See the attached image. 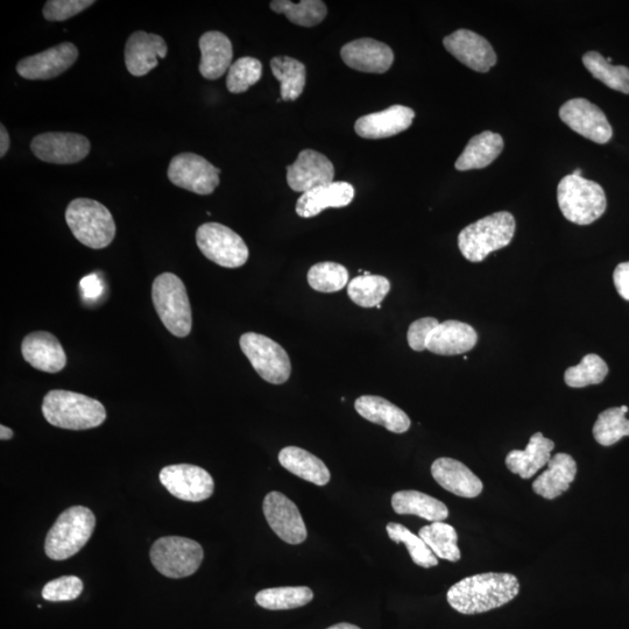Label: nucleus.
<instances>
[{
    "mask_svg": "<svg viewBox=\"0 0 629 629\" xmlns=\"http://www.w3.org/2000/svg\"><path fill=\"white\" fill-rule=\"evenodd\" d=\"M515 226L514 216L507 211L479 219L459 233V250L471 263H480L492 252L511 244Z\"/></svg>",
    "mask_w": 629,
    "mask_h": 629,
    "instance_id": "obj_3",
    "label": "nucleus"
},
{
    "mask_svg": "<svg viewBox=\"0 0 629 629\" xmlns=\"http://www.w3.org/2000/svg\"><path fill=\"white\" fill-rule=\"evenodd\" d=\"M42 414L49 424L68 430L100 427L106 419L102 402L80 393L54 390L42 402Z\"/></svg>",
    "mask_w": 629,
    "mask_h": 629,
    "instance_id": "obj_2",
    "label": "nucleus"
},
{
    "mask_svg": "<svg viewBox=\"0 0 629 629\" xmlns=\"http://www.w3.org/2000/svg\"><path fill=\"white\" fill-rule=\"evenodd\" d=\"M96 518L87 507L74 506L60 514L49 530L46 542V555L54 561H65L86 546L93 535Z\"/></svg>",
    "mask_w": 629,
    "mask_h": 629,
    "instance_id": "obj_6",
    "label": "nucleus"
},
{
    "mask_svg": "<svg viewBox=\"0 0 629 629\" xmlns=\"http://www.w3.org/2000/svg\"><path fill=\"white\" fill-rule=\"evenodd\" d=\"M21 353L28 364L47 373H58L65 369L67 356L59 339L47 331L31 332L21 344Z\"/></svg>",
    "mask_w": 629,
    "mask_h": 629,
    "instance_id": "obj_21",
    "label": "nucleus"
},
{
    "mask_svg": "<svg viewBox=\"0 0 629 629\" xmlns=\"http://www.w3.org/2000/svg\"><path fill=\"white\" fill-rule=\"evenodd\" d=\"M577 476V463L568 454H557L550 459L548 470L536 478L533 491L544 499L554 500L570 489Z\"/></svg>",
    "mask_w": 629,
    "mask_h": 629,
    "instance_id": "obj_26",
    "label": "nucleus"
},
{
    "mask_svg": "<svg viewBox=\"0 0 629 629\" xmlns=\"http://www.w3.org/2000/svg\"><path fill=\"white\" fill-rule=\"evenodd\" d=\"M627 406L613 407L600 413L593 426V437L603 447H611L621 438L629 436V420L626 419Z\"/></svg>",
    "mask_w": 629,
    "mask_h": 629,
    "instance_id": "obj_39",
    "label": "nucleus"
},
{
    "mask_svg": "<svg viewBox=\"0 0 629 629\" xmlns=\"http://www.w3.org/2000/svg\"><path fill=\"white\" fill-rule=\"evenodd\" d=\"M168 47L158 34L137 31L130 35L125 45V65L129 73L136 77L145 76L165 59Z\"/></svg>",
    "mask_w": 629,
    "mask_h": 629,
    "instance_id": "obj_19",
    "label": "nucleus"
},
{
    "mask_svg": "<svg viewBox=\"0 0 629 629\" xmlns=\"http://www.w3.org/2000/svg\"><path fill=\"white\" fill-rule=\"evenodd\" d=\"M160 482L173 497L189 503H200L214 493V479L200 466L169 465L160 472Z\"/></svg>",
    "mask_w": 629,
    "mask_h": 629,
    "instance_id": "obj_13",
    "label": "nucleus"
},
{
    "mask_svg": "<svg viewBox=\"0 0 629 629\" xmlns=\"http://www.w3.org/2000/svg\"><path fill=\"white\" fill-rule=\"evenodd\" d=\"M279 462L293 475L317 486H324L330 482V471L320 458L310 454L305 449L287 447L279 454Z\"/></svg>",
    "mask_w": 629,
    "mask_h": 629,
    "instance_id": "obj_31",
    "label": "nucleus"
},
{
    "mask_svg": "<svg viewBox=\"0 0 629 629\" xmlns=\"http://www.w3.org/2000/svg\"><path fill=\"white\" fill-rule=\"evenodd\" d=\"M387 534L397 543H405L413 562L422 568H433L438 565L437 556L431 551L420 536L415 535L407 527L400 524H388Z\"/></svg>",
    "mask_w": 629,
    "mask_h": 629,
    "instance_id": "obj_42",
    "label": "nucleus"
},
{
    "mask_svg": "<svg viewBox=\"0 0 629 629\" xmlns=\"http://www.w3.org/2000/svg\"><path fill=\"white\" fill-rule=\"evenodd\" d=\"M313 598V591L306 586L266 589L256 596L259 606L272 611L298 609L312 602Z\"/></svg>",
    "mask_w": 629,
    "mask_h": 629,
    "instance_id": "obj_38",
    "label": "nucleus"
},
{
    "mask_svg": "<svg viewBox=\"0 0 629 629\" xmlns=\"http://www.w3.org/2000/svg\"><path fill=\"white\" fill-rule=\"evenodd\" d=\"M609 373V366L605 360L595 353L586 355L581 364L569 367L564 374V381L569 387L582 388L603 383Z\"/></svg>",
    "mask_w": 629,
    "mask_h": 629,
    "instance_id": "obj_40",
    "label": "nucleus"
},
{
    "mask_svg": "<svg viewBox=\"0 0 629 629\" xmlns=\"http://www.w3.org/2000/svg\"><path fill=\"white\" fill-rule=\"evenodd\" d=\"M392 507L400 515H416L431 522H442L449 517L442 501L419 491H400L393 494Z\"/></svg>",
    "mask_w": 629,
    "mask_h": 629,
    "instance_id": "obj_32",
    "label": "nucleus"
},
{
    "mask_svg": "<svg viewBox=\"0 0 629 629\" xmlns=\"http://www.w3.org/2000/svg\"><path fill=\"white\" fill-rule=\"evenodd\" d=\"M94 4V0H49L42 13L47 21H65Z\"/></svg>",
    "mask_w": 629,
    "mask_h": 629,
    "instance_id": "obj_45",
    "label": "nucleus"
},
{
    "mask_svg": "<svg viewBox=\"0 0 629 629\" xmlns=\"http://www.w3.org/2000/svg\"><path fill=\"white\" fill-rule=\"evenodd\" d=\"M341 56L346 66L370 74H384L394 62L392 48L370 38L349 42L342 48Z\"/></svg>",
    "mask_w": 629,
    "mask_h": 629,
    "instance_id": "obj_20",
    "label": "nucleus"
},
{
    "mask_svg": "<svg viewBox=\"0 0 629 629\" xmlns=\"http://www.w3.org/2000/svg\"><path fill=\"white\" fill-rule=\"evenodd\" d=\"M431 475L444 490L462 498H477L484 484L468 466L454 458H438L431 465Z\"/></svg>",
    "mask_w": 629,
    "mask_h": 629,
    "instance_id": "obj_23",
    "label": "nucleus"
},
{
    "mask_svg": "<svg viewBox=\"0 0 629 629\" xmlns=\"http://www.w3.org/2000/svg\"><path fill=\"white\" fill-rule=\"evenodd\" d=\"M572 175L582 176V169H576V171H574V173H572Z\"/></svg>",
    "mask_w": 629,
    "mask_h": 629,
    "instance_id": "obj_52",
    "label": "nucleus"
},
{
    "mask_svg": "<svg viewBox=\"0 0 629 629\" xmlns=\"http://www.w3.org/2000/svg\"><path fill=\"white\" fill-rule=\"evenodd\" d=\"M307 279L316 292L336 293L348 285L349 272L343 265L325 261L310 268Z\"/></svg>",
    "mask_w": 629,
    "mask_h": 629,
    "instance_id": "obj_41",
    "label": "nucleus"
},
{
    "mask_svg": "<svg viewBox=\"0 0 629 629\" xmlns=\"http://www.w3.org/2000/svg\"><path fill=\"white\" fill-rule=\"evenodd\" d=\"M13 435V431L10 428L0 426V438H2V441L11 440Z\"/></svg>",
    "mask_w": 629,
    "mask_h": 629,
    "instance_id": "obj_50",
    "label": "nucleus"
},
{
    "mask_svg": "<svg viewBox=\"0 0 629 629\" xmlns=\"http://www.w3.org/2000/svg\"><path fill=\"white\" fill-rule=\"evenodd\" d=\"M83 582L76 576H63L45 585L42 597L48 602H70L81 596Z\"/></svg>",
    "mask_w": 629,
    "mask_h": 629,
    "instance_id": "obj_44",
    "label": "nucleus"
},
{
    "mask_svg": "<svg viewBox=\"0 0 629 629\" xmlns=\"http://www.w3.org/2000/svg\"><path fill=\"white\" fill-rule=\"evenodd\" d=\"M271 9L275 13L285 14L291 23L302 27H314L327 18V6L321 0H302L300 3L289 0H274Z\"/></svg>",
    "mask_w": 629,
    "mask_h": 629,
    "instance_id": "obj_36",
    "label": "nucleus"
},
{
    "mask_svg": "<svg viewBox=\"0 0 629 629\" xmlns=\"http://www.w3.org/2000/svg\"><path fill=\"white\" fill-rule=\"evenodd\" d=\"M391 291V282L381 275L365 273L352 279L348 286L349 298L363 308L378 307Z\"/></svg>",
    "mask_w": 629,
    "mask_h": 629,
    "instance_id": "obj_35",
    "label": "nucleus"
},
{
    "mask_svg": "<svg viewBox=\"0 0 629 629\" xmlns=\"http://www.w3.org/2000/svg\"><path fill=\"white\" fill-rule=\"evenodd\" d=\"M81 286L84 292V295L89 296V298H96L97 295H100V280L96 278V275H90L86 279L81 281Z\"/></svg>",
    "mask_w": 629,
    "mask_h": 629,
    "instance_id": "obj_48",
    "label": "nucleus"
},
{
    "mask_svg": "<svg viewBox=\"0 0 629 629\" xmlns=\"http://www.w3.org/2000/svg\"><path fill=\"white\" fill-rule=\"evenodd\" d=\"M445 49L466 67L477 73H489L497 65V54L482 35L458 30L444 38Z\"/></svg>",
    "mask_w": 629,
    "mask_h": 629,
    "instance_id": "obj_17",
    "label": "nucleus"
},
{
    "mask_svg": "<svg viewBox=\"0 0 629 629\" xmlns=\"http://www.w3.org/2000/svg\"><path fill=\"white\" fill-rule=\"evenodd\" d=\"M151 562L161 575L168 578H186L195 574L203 562L200 543L187 537L166 536L154 542Z\"/></svg>",
    "mask_w": 629,
    "mask_h": 629,
    "instance_id": "obj_8",
    "label": "nucleus"
},
{
    "mask_svg": "<svg viewBox=\"0 0 629 629\" xmlns=\"http://www.w3.org/2000/svg\"><path fill=\"white\" fill-rule=\"evenodd\" d=\"M200 73L207 80H218L230 69L233 59L231 41L222 32L210 31L200 39Z\"/></svg>",
    "mask_w": 629,
    "mask_h": 629,
    "instance_id": "obj_27",
    "label": "nucleus"
},
{
    "mask_svg": "<svg viewBox=\"0 0 629 629\" xmlns=\"http://www.w3.org/2000/svg\"><path fill=\"white\" fill-rule=\"evenodd\" d=\"M557 201L563 216L577 225L596 222L607 207L606 195L599 183L572 174L558 183Z\"/></svg>",
    "mask_w": 629,
    "mask_h": 629,
    "instance_id": "obj_4",
    "label": "nucleus"
},
{
    "mask_svg": "<svg viewBox=\"0 0 629 629\" xmlns=\"http://www.w3.org/2000/svg\"><path fill=\"white\" fill-rule=\"evenodd\" d=\"M554 449V441L544 437L542 433H536L530 437L525 450H513L507 455V468L522 479L532 478L543 466L548 465Z\"/></svg>",
    "mask_w": 629,
    "mask_h": 629,
    "instance_id": "obj_28",
    "label": "nucleus"
},
{
    "mask_svg": "<svg viewBox=\"0 0 629 629\" xmlns=\"http://www.w3.org/2000/svg\"><path fill=\"white\" fill-rule=\"evenodd\" d=\"M478 335L471 325L459 321H445L437 325L427 343V350L435 355H463L475 348Z\"/></svg>",
    "mask_w": 629,
    "mask_h": 629,
    "instance_id": "obj_24",
    "label": "nucleus"
},
{
    "mask_svg": "<svg viewBox=\"0 0 629 629\" xmlns=\"http://www.w3.org/2000/svg\"><path fill=\"white\" fill-rule=\"evenodd\" d=\"M583 65L596 80L603 82L605 86L629 95V68L611 65L598 52L584 54Z\"/></svg>",
    "mask_w": 629,
    "mask_h": 629,
    "instance_id": "obj_37",
    "label": "nucleus"
},
{
    "mask_svg": "<svg viewBox=\"0 0 629 629\" xmlns=\"http://www.w3.org/2000/svg\"><path fill=\"white\" fill-rule=\"evenodd\" d=\"M271 69L281 84V100H298L306 87V66L289 56H277L271 61Z\"/></svg>",
    "mask_w": 629,
    "mask_h": 629,
    "instance_id": "obj_33",
    "label": "nucleus"
},
{
    "mask_svg": "<svg viewBox=\"0 0 629 629\" xmlns=\"http://www.w3.org/2000/svg\"><path fill=\"white\" fill-rule=\"evenodd\" d=\"M263 75V65L258 59L245 56L240 58L229 69L226 87L231 94L246 93L254 84L258 83Z\"/></svg>",
    "mask_w": 629,
    "mask_h": 629,
    "instance_id": "obj_43",
    "label": "nucleus"
},
{
    "mask_svg": "<svg viewBox=\"0 0 629 629\" xmlns=\"http://www.w3.org/2000/svg\"><path fill=\"white\" fill-rule=\"evenodd\" d=\"M66 222L74 237L93 250L108 247L116 236V223L108 208L91 199L69 203Z\"/></svg>",
    "mask_w": 629,
    "mask_h": 629,
    "instance_id": "obj_5",
    "label": "nucleus"
},
{
    "mask_svg": "<svg viewBox=\"0 0 629 629\" xmlns=\"http://www.w3.org/2000/svg\"><path fill=\"white\" fill-rule=\"evenodd\" d=\"M415 112L408 106L393 105L384 111L360 117L355 131L364 139H385L404 132L411 127Z\"/></svg>",
    "mask_w": 629,
    "mask_h": 629,
    "instance_id": "obj_22",
    "label": "nucleus"
},
{
    "mask_svg": "<svg viewBox=\"0 0 629 629\" xmlns=\"http://www.w3.org/2000/svg\"><path fill=\"white\" fill-rule=\"evenodd\" d=\"M77 59L79 49L72 42H62L58 46L20 60L17 73L25 80H52L66 73Z\"/></svg>",
    "mask_w": 629,
    "mask_h": 629,
    "instance_id": "obj_15",
    "label": "nucleus"
},
{
    "mask_svg": "<svg viewBox=\"0 0 629 629\" xmlns=\"http://www.w3.org/2000/svg\"><path fill=\"white\" fill-rule=\"evenodd\" d=\"M357 413L367 421L379 424L395 434H404L411 428V419L392 402L374 395H363L355 402Z\"/></svg>",
    "mask_w": 629,
    "mask_h": 629,
    "instance_id": "obj_29",
    "label": "nucleus"
},
{
    "mask_svg": "<svg viewBox=\"0 0 629 629\" xmlns=\"http://www.w3.org/2000/svg\"><path fill=\"white\" fill-rule=\"evenodd\" d=\"M196 243L204 257L225 268L242 267L249 260V247L235 231L219 223H206L196 232Z\"/></svg>",
    "mask_w": 629,
    "mask_h": 629,
    "instance_id": "obj_10",
    "label": "nucleus"
},
{
    "mask_svg": "<svg viewBox=\"0 0 629 629\" xmlns=\"http://www.w3.org/2000/svg\"><path fill=\"white\" fill-rule=\"evenodd\" d=\"M152 300L162 323L172 335L187 337L193 328L187 288L173 273L160 274L152 286Z\"/></svg>",
    "mask_w": 629,
    "mask_h": 629,
    "instance_id": "obj_7",
    "label": "nucleus"
},
{
    "mask_svg": "<svg viewBox=\"0 0 629 629\" xmlns=\"http://www.w3.org/2000/svg\"><path fill=\"white\" fill-rule=\"evenodd\" d=\"M91 144L82 134L69 132H46L35 137L31 151L39 160L54 165H74L86 159Z\"/></svg>",
    "mask_w": 629,
    "mask_h": 629,
    "instance_id": "obj_12",
    "label": "nucleus"
},
{
    "mask_svg": "<svg viewBox=\"0 0 629 629\" xmlns=\"http://www.w3.org/2000/svg\"><path fill=\"white\" fill-rule=\"evenodd\" d=\"M11 145L9 132L5 129V126L0 125V158H4L6 153L9 152Z\"/></svg>",
    "mask_w": 629,
    "mask_h": 629,
    "instance_id": "obj_49",
    "label": "nucleus"
},
{
    "mask_svg": "<svg viewBox=\"0 0 629 629\" xmlns=\"http://www.w3.org/2000/svg\"><path fill=\"white\" fill-rule=\"evenodd\" d=\"M221 169L195 153L176 155L168 167V179L174 186L197 195H211L219 185Z\"/></svg>",
    "mask_w": 629,
    "mask_h": 629,
    "instance_id": "obj_11",
    "label": "nucleus"
},
{
    "mask_svg": "<svg viewBox=\"0 0 629 629\" xmlns=\"http://www.w3.org/2000/svg\"><path fill=\"white\" fill-rule=\"evenodd\" d=\"M504 150V139L498 133L485 131L473 137L456 161L457 171L483 169L490 166Z\"/></svg>",
    "mask_w": 629,
    "mask_h": 629,
    "instance_id": "obj_30",
    "label": "nucleus"
},
{
    "mask_svg": "<svg viewBox=\"0 0 629 629\" xmlns=\"http://www.w3.org/2000/svg\"><path fill=\"white\" fill-rule=\"evenodd\" d=\"M239 344L253 369L267 383H287L291 377L292 364L288 353L280 344L256 332H246L240 337Z\"/></svg>",
    "mask_w": 629,
    "mask_h": 629,
    "instance_id": "obj_9",
    "label": "nucleus"
},
{
    "mask_svg": "<svg viewBox=\"0 0 629 629\" xmlns=\"http://www.w3.org/2000/svg\"><path fill=\"white\" fill-rule=\"evenodd\" d=\"M328 629H360L359 627L355 626V625H351V624H338L335 626H331Z\"/></svg>",
    "mask_w": 629,
    "mask_h": 629,
    "instance_id": "obj_51",
    "label": "nucleus"
},
{
    "mask_svg": "<svg viewBox=\"0 0 629 629\" xmlns=\"http://www.w3.org/2000/svg\"><path fill=\"white\" fill-rule=\"evenodd\" d=\"M519 592V579L514 575L487 572L452 585L447 599L452 609L471 616L499 609L517 598Z\"/></svg>",
    "mask_w": 629,
    "mask_h": 629,
    "instance_id": "obj_1",
    "label": "nucleus"
},
{
    "mask_svg": "<svg viewBox=\"0 0 629 629\" xmlns=\"http://www.w3.org/2000/svg\"><path fill=\"white\" fill-rule=\"evenodd\" d=\"M264 514L268 525L282 541L300 544L307 539V528L302 515L291 499L280 492L268 493L264 500Z\"/></svg>",
    "mask_w": 629,
    "mask_h": 629,
    "instance_id": "obj_16",
    "label": "nucleus"
},
{
    "mask_svg": "<svg viewBox=\"0 0 629 629\" xmlns=\"http://www.w3.org/2000/svg\"><path fill=\"white\" fill-rule=\"evenodd\" d=\"M335 168L325 155L313 150L299 154L298 160L287 167V182L296 193H307L314 188L334 182Z\"/></svg>",
    "mask_w": 629,
    "mask_h": 629,
    "instance_id": "obj_18",
    "label": "nucleus"
},
{
    "mask_svg": "<svg viewBox=\"0 0 629 629\" xmlns=\"http://www.w3.org/2000/svg\"><path fill=\"white\" fill-rule=\"evenodd\" d=\"M613 281L621 298L629 301V261L617 266L613 273Z\"/></svg>",
    "mask_w": 629,
    "mask_h": 629,
    "instance_id": "obj_47",
    "label": "nucleus"
},
{
    "mask_svg": "<svg viewBox=\"0 0 629 629\" xmlns=\"http://www.w3.org/2000/svg\"><path fill=\"white\" fill-rule=\"evenodd\" d=\"M560 118L572 131L600 145L612 139V126L605 113L585 98H574L562 105Z\"/></svg>",
    "mask_w": 629,
    "mask_h": 629,
    "instance_id": "obj_14",
    "label": "nucleus"
},
{
    "mask_svg": "<svg viewBox=\"0 0 629 629\" xmlns=\"http://www.w3.org/2000/svg\"><path fill=\"white\" fill-rule=\"evenodd\" d=\"M419 536L437 558L450 562L461 560V550L457 546L458 535L454 527L445 522H433L422 527Z\"/></svg>",
    "mask_w": 629,
    "mask_h": 629,
    "instance_id": "obj_34",
    "label": "nucleus"
},
{
    "mask_svg": "<svg viewBox=\"0 0 629 629\" xmlns=\"http://www.w3.org/2000/svg\"><path fill=\"white\" fill-rule=\"evenodd\" d=\"M440 324L435 317H423L411 324L408 329V344L414 351L427 350V343L431 332Z\"/></svg>",
    "mask_w": 629,
    "mask_h": 629,
    "instance_id": "obj_46",
    "label": "nucleus"
},
{
    "mask_svg": "<svg viewBox=\"0 0 629 629\" xmlns=\"http://www.w3.org/2000/svg\"><path fill=\"white\" fill-rule=\"evenodd\" d=\"M353 197L355 188L350 183L332 182L303 194L296 203V214L303 218L315 217L328 208L348 207Z\"/></svg>",
    "mask_w": 629,
    "mask_h": 629,
    "instance_id": "obj_25",
    "label": "nucleus"
}]
</instances>
